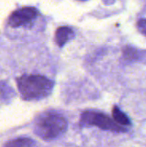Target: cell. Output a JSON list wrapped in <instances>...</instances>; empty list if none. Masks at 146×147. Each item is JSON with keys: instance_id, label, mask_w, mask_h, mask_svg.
Masks as SVG:
<instances>
[{"instance_id": "6da1fadb", "label": "cell", "mask_w": 146, "mask_h": 147, "mask_svg": "<svg viewBox=\"0 0 146 147\" xmlns=\"http://www.w3.org/2000/svg\"><path fill=\"white\" fill-rule=\"evenodd\" d=\"M54 83L41 75H23L17 78L18 90L25 100H39L48 96Z\"/></svg>"}, {"instance_id": "7a4b0ae2", "label": "cell", "mask_w": 146, "mask_h": 147, "mask_svg": "<svg viewBox=\"0 0 146 147\" xmlns=\"http://www.w3.org/2000/svg\"><path fill=\"white\" fill-rule=\"evenodd\" d=\"M67 127V121L62 115L56 112H46L37 119L34 131L41 139L48 140L64 134Z\"/></svg>"}, {"instance_id": "3957f363", "label": "cell", "mask_w": 146, "mask_h": 147, "mask_svg": "<svg viewBox=\"0 0 146 147\" xmlns=\"http://www.w3.org/2000/svg\"><path fill=\"white\" fill-rule=\"evenodd\" d=\"M80 123L83 126H96L103 130L124 132L126 129L103 113L88 110L82 114Z\"/></svg>"}, {"instance_id": "277c9868", "label": "cell", "mask_w": 146, "mask_h": 147, "mask_svg": "<svg viewBox=\"0 0 146 147\" xmlns=\"http://www.w3.org/2000/svg\"><path fill=\"white\" fill-rule=\"evenodd\" d=\"M38 16V10L34 7H24L14 11L9 18V24L13 28L26 26Z\"/></svg>"}, {"instance_id": "5b68a950", "label": "cell", "mask_w": 146, "mask_h": 147, "mask_svg": "<svg viewBox=\"0 0 146 147\" xmlns=\"http://www.w3.org/2000/svg\"><path fill=\"white\" fill-rule=\"evenodd\" d=\"M73 35L74 33L71 28L66 26L59 27L56 30V34H55L56 42L59 47H63L69 40H71L73 37Z\"/></svg>"}, {"instance_id": "8992f818", "label": "cell", "mask_w": 146, "mask_h": 147, "mask_svg": "<svg viewBox=\"0 0 146 147\" xmlns=\"http://www.w3.org/2000/svg\"><path fill=\"white\" fill-rule=\"evenodd\" d=\"M113 117L114 121L122 127H128L131 125V121L128 116L116 106L113 109Z\"/></svg>"}, {"instance_id": "52a82bcc", "label": "cell", "mask_w": 146, "mask_h": 147, "mask_svg": "<svg viewBox=\"0 0 146 147\" xmlns=\"http://www.w3.org/2000/svg\"><path fill=\"white\" fill-rule=\"evenodd\" d=\"M4 147H37L34 141L28 138H19L8 142Z\"/></svg>"}, {"instance_id": "ba28073f", "label": "cell", "mask_w": 146, "mask_h": 147, "mask_svg": "<svg viewBox=\"0 0 146 147\" xmlns=\"http://www.w3.org/2000/svg\"><path fill=\"white\" fill-rule=\"evenodd\" d=\"M124 57L126 59H134L137 57V53H136V50H134L132 47H126L124 50Z\"/></svg>"}, {"instance_id": "9c48e42d", "label": "cell", "mask_w": 146, "mask_h": 147, "mask_svg": "<svg viewBox=\"0 0 146 147\" xmlns=\"http://www.w3.org/2000/svg\"><path fill=\"white\" fill-rule=\"evenodd\" d=\"M137 27H138V29L139 31L144 34L145 36H146V19L145 18H142L140 19L138 23H137Z\"/></svg>"}, {"instance_id": "30bf717a", "label": "cell", "mask_w": 146, "mask_h": 147, "mask_svg": "<svg viewBox=\"0 0 146 147\" xmlns=\"http://www.w3.org/2000/svg\"><path fill=\"white\" fill-rule=\"evenodd\" d=\"M81 1H85V0H81Z\"/></svg>"}]
</instances>
